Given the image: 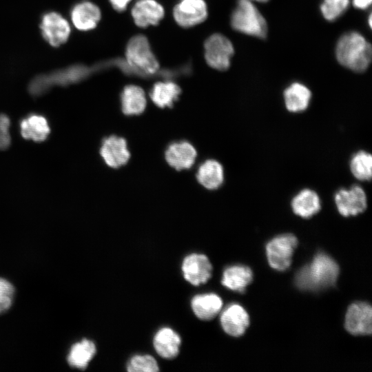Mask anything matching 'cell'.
I'll return each mask as SVG.
<instances>
[{
    "label": "cell",
    "instance_id": "obj_1",
    "mask_svg": "<svg viewBox=\"0 0 372 372\" xmlns=\"http://www.w3.org/2000/svg\"><path fill=\"white\" fill-rule=\"evenodd\" d=\"M339 275L335 260L324 253L318 254L312 262L296 275V285L301 290L317 291L333 286Z\"/></svg>",
    "mask_w": 372,
    "mask_h": 372
},
{
    "label": "cell",
    "instance_id": "obj_2",
    "mask_svg": "<svg viewBox=\"0 0 372 372\" xmlns=\"http://www.w3.org/2000/svg\"><path fill=\"white\" fill-rule=\"evenodd\" d=\"M335 54L341 65L354 72H362L371 63L372 48L362 35L351 32L340 38Z\"/></svg>",
    "mask_w": 372,
    "mask_h": 372
},
{
    "label": "cell",
    "instance_id": "obj_3",
    "mask_svg": "<svg viewBox=\"0 0 372 372\" xmlns=\"http://www.w3.org/2000/svg\"><path fill=\"white\" fill-rule=\"evenodd\" d=\"M125 56L130 74L152 75L159 68V63L144 35L138 34L130 39L126 46Z\"/></svg>",
    "mask_w": 372,
    "mask_h": 372
},
{
    "label": "cell",
    "instance_id": "obj_4",
    "mask_svg": "<svg viewBox=\"0 0 372 372\" xmlns=\"http://www.w3.org/2000/svg\"><path fill=\"white\" fill-rule=\"evenodd\" d=\"M97 68L100 69L99 66L92 69L83 65H75L50 74L37 76L30 82L29 92L34 96L41 95L52 86H65L79 82Z\"/></svg>",
    "mask_w": 372,
    "mask_h": 372
},
{
    "label": "cell",
    "instance_id": "obj_5",
    "mask_svg": "<svg viewBox=\"0 0 372 372\" xmlns=\"http://www.w3.org/2000/svg\"><path fill=\"white\" fill-rule=\"evenodd\" d=\"M234 30L245 34L265 39L267 34L265 19L250 0H238L231 17Z\"/></svg>",
    "mask_w": 372,
    "mask_h": 372
},
{
    "label": "cell",
    "instance_id": "obj_6",
    "mask_svg": "<svg viewBox=\"0 0 372 372\" xmlns=\"http://www.w3.org/2000/svg\"><path fill=\"white\" fill-rule=\"evenodd\" d=\"M298 240L291 234H282L271 240L266 246L270 266L277 271H285L291 265Z\"/></svg>",
    "mask_w": 372,
    "mask_h": 372
},
{
    "label": "cell",
    "instance_id": "obj_7",
    "mask_svg": "<svg viewBox=\"0 0 372 372\" xmlns=\"http://www.w3.org/2000/svg\"><path fill=\"white\" fill-rule=\"evenodd\" d=\"M205 58L212 68L224 71L230 65L234 50L231 41L224 35L214 34L205 42Z\"/></svg>",
    "mask_w": 372,
    "mask_h": 372
},
{
    "label": "cell",
    "instance_id": "obj_8",
    "mask_svg": "<svg viewBox=\"0 0 372 372\" xmlns=\"http://www.w3.org/2000/svg\"><path fill=\"white\" fill-rule=\"evenodd\" d=\"M40 28L44 39L54 47L66 42L70 34L68 21L55 12H47L43 15Z\"/></svg>",
    "mask_w": 372,
    "mask_h": 372
},
{
    "label": "cell",
    "instance_id": "obj_9",
    "mask_svg": "<svg viewBox=\"0 0 372 372\" xmlns=\"http://www.w3.org/2000/svg\"><path fill=\"white\" fill-rule=\"evenodd\" d=\"M334 200L338 212L345 217L362 213L367 207L366 195L359 185L339 189Z\"/></svg>",
    "mask_w": 372,
    "mask_h": 372
},
{
    "label": "cell",
    "instance_id": "obj_10",
    "mask_svg": "<svg viewBox=\"0 0 372 372\" xmlns=\"http://www.w3.org/2000/svg\"><path fill=\"white\" fill-rule=\"evenodd\" d=\"M212 269L208 257L197 253L185 256L181 266L184 278L194 286L206 283L211 277Z\"/></svg>",
    "mask_w": 372,
    "mask_h": 372
},
{
    "label": "cell",
    "instance_id": "obj_11",
    "mask_svg": "<svg viewBox=\"0 0 372 372\" xmlns=\"http://www.w3.org/2000/svg\"><path fill=\"white\" fill-rule=\"evenodd\" d=\"M372 309L366 302L352 304L345 318L347 331L354 335H371L372 331Z\"/></svg>",
    "mask_w": 372,
    "mask_h": 372
},
{
    "label": "cell",
    "instance_id": "obj_12",
    "mask_svg": "<svg viewBox=\"0 0 372 372\" xmlns=\"http://www.w3.org/2000/svg\"><path fill=\"white\" fill-rule=\"evenodd\" d=\"M173 14L180 26L189 28L206 19L207 8L203 0H180L174 7Z\"/></svg>",
    "mask_w": 372,
    "mask_h": 372
},
{
    "label": "cell",
    "instance_id": "obj_13",
    "mask_svg": "<svg viewBox=\"0 0 372 372\" xmlns=\"http://www.w3.org/2000/svg\"><path fill=\"white\" fill-rule=\"evenodd\" d=\"M220 321L226 333L233 337H239L244 334L248 327L249 317L241 305L233 303L222 311Z\"/></svg>",
    "mask_w": 372,
    "mask_h": 372
},
{
    "label": "cell",
    "instance_id": "obj_14",
    "mask_svg": "<svg viewBox=\"0 0 372 372\" xmlns=\"http://www.w3.org/2000/svg\"><path fill=\"white\" fill-rule=\"evenodd\" d=\"M100 154L105 163L112 168L124 165L130 156L126 141L116 136H110L103 141Z\"/></svg>",
    "mask_w": 372,
    "mask_h": 372
},
{
    "label": "cell",
    "instance_id": "obj_15",
    "mask_svg": "<svg viewBox=\"0 0 372 372\" xmlns=\"http://www.w3.org/2000/svg\"><path fill=\"white\" fill-rule=\"evenodd\" d=\"M196 158V151L187 141L175 142L169 145L165 151V159L168 164L177 170L190 168Z\"/></svg>",
    "mask_w": 372,
    "mask_h": 372
},
{
    "label": "cell",
    "instance_id": "obj_16",
    "mask_svg": "<svg viewBox=\"0 0 372 372\" xmlns=\"http://www.w3.org/2000/svg\"><path fill=\"white\" fill-rule=\"evenodd\" d=\"M135 23L141 28L157 25L163 18L164 9L155 0H138L132 9Z\"/></svg>",
    "mask_w": 372,
    "mask_h": 372
},
{
    "label": "cell",
    "instance_id": "obj_17",
    "mask_svg": "<svg viewBox=\"0 0 372 372\" xmlns=\"http://www.w3.org/2000/svg\"><path fill=\"white\" fill-rule=\"evenodd\" d=\"M73 25L80 30H90L96 28L101 19L99 7L91 1H83L75 4L70 12Z\"/></svg>",
    "mask_w": 372,
    "mask_h": 372
},
{
    "label": "cell",
    "instance_id": "obj_18",
    "mask_svg": "<svg viewBox=\"0 0 372 372\" xmlns=\"http://www.w3.org/2000/svg\"><path fill=\"white\" fill-rule=\"evenodd\" d=\"M180 344V335L169 327L160 329L153 338V346L156 352L165 359L172 360L177 357Z\"/></svg>",
    "mask_w": 372,
    "mask_h": 372
},
{
    "label": "cell",
    "instance_id": "obj_19",
    "mask_svg": "<svg viewBox=\"0 0 372 372\" xmlns=\"http://www.w3.org/2000/svg\"><path fill=\"white\" fill-rule=\"evenodd\" d=\"M19 129L23 138L34 142L45 141L50 133L47 118L39 114H30L23 118L19 123Z\"/></svg>",
    "mask_w": 372,
    "mask_h": 372
},
{
    "label": "cell",
    "instance_id": "obj_20",
    "mask_svg": "<svg viewBox=\"0 0 372 372\" xmlns=\"http://www.w3.org/2000/svg\"><path fill=\"white\" fill-rule=\"evenodd\" d=\"M191 307L198 319L211 320L220 311L223 300L219 296L214 293L198 294L192 298Z\"/></svg>",
    "mask_w": 372,
    "mask_h": 372
},
{
    "label": "cell",
    "instance_id": "obj_21",
    "mask_svg": "<svg viewBox=\"0 0 372 372\" xmlns=\"http://www.w3.org/2000/svg\"><path fill=\"white\" fill-rule=\"evenodd\" d=\"M291 205L294 214L304 218L313 216L321 208L318 195L310 189L300 191L293 198Z\"/></svg>",
    "mask_w": 372,
    "mask_h": 372
},
{
    "label": "cell",
    "instance_id": "obj_22",
    "mask_svg": "<svg viewBox=\"0 0 372 372\" xmlns=\"http://www.w3.org/2000/svg\"><path fill=\"white\" fill-rule=\"evenodd\" d=\"M252 278V271L248 267L233 265L224 270L221 283L230 290L242 293L251 283Z\"/></svg>",
    "mask_w": 372,
    "mask_h": 372
},
{
    "label": "cell",
    "instance_id": "obj_23",
    "mask_svg": "<svg viewBox=\"0 0 372 372\" xmlns=\"http://www.w3.org/2000/svg\"><path fill=\"white\" fill-rule=\"evenodd\" d=\"M121 101L123 112L128 116L140 114L146 107L145 92L138 85L125 86L121 95Z\"/></svg>",
    "mask_w": 372,
    "mask_h": 372
},
{
    "label": "cell",
    "instance_id": "obj_24",
    "mask_svg": "<svg viewBox=\"0 0 372 372\" xmlns=\"http://www.w3.org/2000/svg\"><path fill=\"white\" fill-rule=\"evenodd\" d=\"M311 92L309 89L300 83H293L284 91L286 108L291 112L305 110L309 104Z\"/></svg>",
    "mask_w": 372,
    "mask_h": 372
},
{
    "label": "cell",
    "instance_id": "obj_25",
    "mask_svg": "<svg viewBox=\"0 0 372 372\" xmlns=\"http://www.w3.org/2000/svg\"><path fill=\"white\" fill-rule=\"evenodd\" d=\"M196 178L199 183L205 188L216 189L221 186L224 180L223 167L217 161H205L198 167Z\"/></svg>",
    "mask_w": 372,
    "mask_h": 372
},
{
    "label": "cell",
    "instance_id": "obj_26",
    "mask_svg": "<svg viewBox=\"0 0 372 372\" xmlns=\"http://www.w3.org/2000/svg\"><path fill=\"white\" fill-rule=\"evenodd\" d=\"M96 353L94 342L88 339H83L71 347L68 355V362L72 367L84 370Z\"/></svg>",
    "mask_w": 372,
    "mask_h": 372
},
{
    "label": "cell",
    "instance_id": "obj_27",
    "mask_svg": "<svg viewBox=\"0 0 372 372\" xmlns=\"http://www.w3.org/2000/svg\"><path fill=\"white\" fill-rule=\"evenodd\" d=\"M179 86L172 81H160L156 83L151 91L150 98L159 107H170L178 100L180 94Z\"/></svg>",
    "mask_w": 372,
    "mask_h": 372
},
{
    "label": "cell",
    "instance_id": "obj_28",
    "mask_svg": "<svg viewBox=\"0 0 372 372\" xmlns=\"http://www.w3.org/2000/svg\"><path fill=\"white\" fill-rule=\"evenodd\" d=\"M350 169L355 178L360 180H370L372 176V156L361 150L355 153L350 161Z\"/></svg>",
    "mask_w": 372,
    "mask_h": 372
},
{
    "label": "cell",
    "instance_id": "obj_29",
    "mask_svg": "<svg viewBox=\"0 0 372 372\" xmlns=\"http://www.w3.org/2000/svg\"><path fill=\"white\" fill-rule=\"evenodd\" d=\"M129 372H157L159 371L156 359L148 354L135 355L127 363Z\"/></svg>",
    "mask_w": 372,
    "mask_h": 372
},
{
    "label": "cell",
    "instance_id": "obj_30",
    "mask_svg": "<svg viewBox=\"0 0 372 372\" xmlns=\"http://www.w3.org/2000/svg\"><path fill=\"white\" fill-rule=\"evenodd\" d=\"M349 0H323L320 6L324 17L328 21H334L347 9Z\"/></svg>",
    "mask_w": 372,
    "mask_h": 372
},
{
    "label": "cell",
    "instance_id": "obj_31",
    "mask_svg": "<svg viewBox=\"0 0 372 372\" xmlns=\"http://www.w3.org/2000/svg\"><path fill=\"white\" fill-rule=\"evenodd\" d=\"M14 294L13 285L7 280L0 278V314L11 307Z\"/></svg>",
    "mask_w": 372,
    "mask_h": 372
},
{
    "label": "cell",
    "instance_id": "obj_32",
    "mask_svg": "<svg viewBox=\"0 0 372 372\" xmlns=\"http://www.w3.org/2000/svg\"><path fill=\"white\" fill-rule=\"evenodd\" d=\"M10 122L8 116L0 114V150L7 149L10 145Z\"/></svg>",
    "mask_w": 372,
    "mask_h": 372
},
{
    "label": "cell",
    "instance_id": "obj_33",
    "mask_svg": "<svg viewBox=\"0 0 372 372\" xmlns=\"http://www.w3.org/2000/svg\"><path fill=\"white\" fill-rule=\"evenodd\" d=\"M131 0H110L112 7L118 12L125 10Z\"/></svg>",
    "mask_w": 372,
    "mask_h": 372
},
{
    "label": "cell",
    "instance_id": "obj_34",
    "mask_svg": "<svg viewBox=\"0 0 372 372\" xmlns=\"http://www.w3.org/2000/svg\"><path fill=\"white\" fill-rule=\"evenodd\" d=\"M372 0H353L354 7L359 9H366L371 3Z\"/></svg>",
    "mask_w": 372,
    "mask_h": 372
},
{
    "label": "cell",
    "instance_id": "obj_35",
    "mask_svg": "<svg viewBox=\"0 0 372 372\" xmlns=\"http://www.w3.org/2000/svg\"><path fill=\"white\" fill-rule=\"evenodd\" d=\"M369 26L371 28V14L369 15Z\"/></svg>",
    "mask_w": 372,
    "mask_h": 372
},
{
    "label": "cell",
    "instance_id": "obj_36",
    "mask_svg": "<svg viewBox=\"0 0 372 372\" xmlns=\"http://www.w3.org/2000/svg\"><path fill=\"white\" fill-rule=\"evenodd\" d=\"M250 1H251V0H250ZM255 1H259V2H267L269 0H255Z\"/></svg>",
    "mask_w": 372,
    "mask_h": 372
}]
</instances>
